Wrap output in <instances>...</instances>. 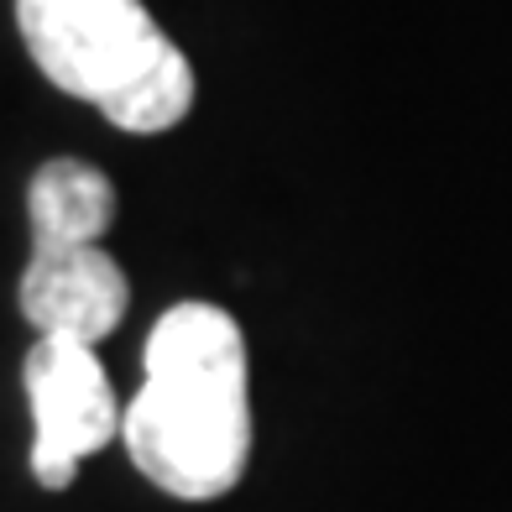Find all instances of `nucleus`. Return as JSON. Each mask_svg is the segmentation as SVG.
Wrapping results in <instances>:
<instances>
[{"label": "nucleus", "mask_w": 512, "mask_h": 512, "mask_svg": "<svg viewBox=\"0 0 512 512\" xmlns=\"http://www.w3.org/2000/svg\"><path fill=\"white\" fill-rule=\"evenodd\" d=\"M131 309L126 272L100 251V241H32L21 272V314L42 335H68L100 345Z\"/></svg>", "instance_id": "obj_4"}, {"label": "nucleus", "mask_w": 512, "mask_h": 512, "mask_svg": "<svg viewBox=\"0 0 512 512\" xmlns=\"http://www.w3.org/2000/svg\"><path fill=\"white\" fill-rule=\"evenodd\" d=\"M32 63L110 126L157 136L194 105V68L142 0H16Z\"/></svg>", "instance_id": "obj_2"}, {"label": "nucleus", "mask_w": 512, "mask_h": 512, "mask_svg": "<svg viewBox=\"0 0 512 512\" xmlns=\"http://www.w3.org/2000/svg\"><path fill=\"white\" fill-rule=\"evenodd\" d=\"M27 215L37 241H100L115 220V183L79 157H53L32 173Z\"/></svg>", "instance_id": "obj_5"}, {"label": "nucleus", "mask_w": 512, "mask_h": 512, "mask_svg": "<svg viewBox=\"0 0 512 512\" xmlns=\"http://www.w3.org/2000/svg\"><path fill=\"white\" fill-rule=\"evenodd\" d=\"M21 382H27V403L37 424L32 476L42 492H68L79 460L105 450L121 434L126 408L115 403L95 345L68 340V335H42L27 351Z\"/></svg>", "instance_id": "obj_3"}, {"label": "nucleus", "mask_w": 512, "mask_h": 512, "mask_svg": "<svg viewBox=\"0 0 512 512\" xmlns=\"http://www.w3.org/2000/svg\"><path fill=\"white\" fill-rule=\"evenodd\" d=\"M121 439L136 471L178 502H215L246 476V340L225 309L178 304L152 324L147 382L126 403Z\"/></svg>", "instance_id": "obj_1"}]
</instances>
